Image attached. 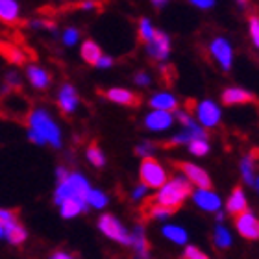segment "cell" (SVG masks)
Returning a JSON list of instances; mask_svg holds the SVG:
<instances>
[{"instance_id": "1", "label": "cell", "mask_w": 259, "mask_h": 259, "mask_svg": "<svg viewBox=\"0 0 259 259\" xmlns=\"http://www.w3.org/2000/svg\"><path fill=\"white\" fill-rule=\"evenodd\" d=\"M28 126V139L33 145L45 146L49 145L52 148L63 146V134L60 124L56 122L54 115L45 108H33L26 113Z\"/></svg>"}, {"instance_id": "2", "label": "cell", "mask_w": 259, "mask_h": 259, "mask_svg": "<svg viewBox=\"0 0 259 259\" xmlns=\"http://www.w3.org/2000/svg\"><path fill=\"white\" fill-rule=\"evenodd\" d=\"M191 191H193V185L189 184V180L185 178L184 174L180 172V174H176L174 178L167 180V182L157 189L156 204L176 211V209H180V207L185 204V200L191 196Z\"/></svg>"}, {"instance_id": "3", "label": "cell", "mask_w": 259, "mask_h": 259, "mask_svg": "<svg viewBox=\"0 0 259 259\" xmlns=\"http://www.w3.org/2000/svg\"><path fill=\"white\" fill-rule=\"evenodd\" d=\"M91 184L81 172H67L58 180V187L54 191V202L60 205L65 200H85V194Z\"/></svg>"}, {"instance_id": "4", "label": "cell", "mask_w": 259, "mask_h": 259, "mask_svg": "<svg viewBox=\"0 0 259 259\" xmlns=\"http://www.w3.org/2000/svg\"><path fill=\"white\" fill-rule=\"evenodd\" d=\"M139 178L141 184H145L148 189H159L168 180V172L156 157L150 156L143 157V161L139 165Z\"/></svg>"}, {"instance_id": "5", "label": "cell", "mask_w": 259, "mask_h": 259, "mask_svg": "<svg viewBox=\"0 0 259 259\" xmlns=\"http://www.w3.org/2000/svg\"><path fill=\"white\" fill-rule=\"evenodd\" d=\"M207 50H209V56L213 58V61L219 65V69H221L222 72H230V70H232L235 54H233L232 43H230L226 37H222V35L213 37L209 41V45H207Z\"/></svg>"}, {"instance_id": "6", "label": "cell", "mask_w": 259, "mask_h": 259, "mask_svg": "<svg viewBox=\"0 0 259 259\" xmlns=\"http://www.w3.org/2000/svg\"><path fill=\"white\" fill-rule=\"evenodd\" d=\"M97 226L108 239H111V241H115V243H119V244H124V246H130L128 228H126L115 215H109V213L108 215H102L98 219Z\"/></svg>"}, {"instance_id": "7", "label": "cell", "mask_w": 259, "mask_h": 259, "mask_svg": "<svg viewBox=\"0 0 259 259\" xmlns=\"http://www.w3.org/2000/svg\"><path fill=\"white\" fill-rule=\"evenodd\" d=\"M194 115H196L198 124L205 130L217 128V126L221 124V119H222V111L219 108V104L215 100H209V98L200 100L194 106Z\"/></svg>"}, {"instance_id": "8", "label": "cell", "mask_w": 259, "mask_h": 259, "mask_svg": "<svg viewBox=\"0 0 259 259\" xmlns=\"http://www.w3.org/2000/svg\"><path fill=\"white\" fill-rule=\"evenodd\" d=\"M170 52H172V41L168 37V33L161 30H157L156 35L146 43V54L154 61H167Z\"/></svg>"}, {"instance_id": "9", "label": "cell", "mask_w": 259, "mask_h": 259, "mask_svg": "<svg viewBox=\"0 0 259 259\" xmlns=\"http://www.w3.org/2000/svg\"><path fill=\"white\" fill-rule=\"evenodd\" d=\"M176 167L180 168V172L184 174L185 178L189 180V184L194 187H200V189H211V176L207 174V170L194 163L189 161H182L178 163Z\"/></svg>"}, {"instance_id": "10", "label": "cell", "mask_w": 259, "mask_h": 259, "mask_svg": "<svg viewBox=\"0 0 259 259\" xmlns=\"http://www.w3.org/2000/svg\"><path fill=\"white\" fill-rule=\"evenodd\" d=\"M56 104L63 115H72L80 108V95L76 91V87L72 83H63L58 91L56 97Z\"/></svg>"}, {"instance_id": "11", "label": "cell", "mask_w": 259, "mask_h": 259, "mask_svg": "<svg viewBox=\"0 0 259 259\" xmlns=\"http://www.w3.org/2000/svg\"><path fill=\"white\" fill-rule=\"evenodd\" d=\"M235 228L241 233V237L248 239V241L259 239V221L250 209H244L243 213L235 215Z\"/></svg>"}, {"instance_id": "12", "label": "cell", "mask_w": 259, "mask_h": 259, "mask_svg": "<svg viewBox=\"0 0 259 259\" xmlns=\"http://www.w3.org/2000/svg\"><path fill=\"white\" fill-rule=\"evenodd\" d=\"M191 198H193V204L196 207H200L202 211H207V213H217V211L222 207V200L217 193H213L211 189H196L191 191Z\"/></svg>"}, {"instance_id": "13", "label": "cell", "mask_w": 259, "mask_h": 259, "mask_svg": "<svg viewBox=\"0 0 259 259\" xmlns=\"http://www.w3.org/2000/svg\"><path fill=\"white\" fill-rule=\"evenodd\" d=\"M143 124L148 132H167L174 124L172 111H163V109H152L150 113L145 115Z\"/></svg>"}, {"instance_id": "14", "label": "cell", "mask_w": 259, "mask_h": 259, "mask_svg": "<svg viewBox=\"0 0 259 259\" xmlns=\"http://www.w3.org/2000/svg\"><path fill=\"white\" fill-rule=\"evenodd\" d=\"M221 100L224 106H244V104H254L255 95L248 89H244V87L232 85L222 91Z\"/></svg>"}, {"instance_id": "15", "label": "cell", "mask_w": 259, "mask_h": 259, "mask_svg": "<svg viewBox=\"0 0 259 259\" xmlns=\"http://www.w3.org/2000/svg\"><path fill=\"white\" fill-rule=\"evenodd\" d=\"M104 97L108 98L109 102L126 106V108L139 106V95H135L134 91H130L126 87H109L108 91H104Z\"/></svg>"}, {"instance_id": "16", "label": "cell", "mask_w": 259, "mask_h": 259, "mask_svg": "<svg viewBox=\"0 0 259 259\" xmlns=\"http://www.w3.org/2000/svg\"><path fill=\"white\" fill-rule=\"evenodd\" d=\"M26 78L30 81V85L37 91H47L52 83V76L47 69H43L41 65H28L26 67Z\"/></svg>"}, {"instance_id": "17", "label": "cell", "mask_w": 259, "mask_h": 259, "mask_svg": "<svg viewBox=\"0 0 259 259\" xmlns=\"http://www.w3.org/2000/svg\"><path fill=\"white\" fill-rule=\"evenodd\" d=\"M255 157H257V152L252 150L248 152L246 156L241 159L239 163V170H241V176H243L244 184L250 185L254 191H257V174H255Z\"/></svg>"}, {"instance_id": "18", "label": "cell", "mask_w": 259, "mask_h": 259, "mask_svg": "<svg viewBox=\"0 0 259 259\" xmlns=\"http://www.w3.org/2000/svg\"><path fill=\"white\" fill-rule=\"evenodd\" d=\"M130 246L134 248L135 252V257L137 259H143V257H148V239H146V233H145V226H137L130 232Z\"/></svg>"}, {"instance_id": "19", "label": "cell", "mask_w": 259, "mask_h": 259, "mask_svg": "<svg viewBox=\"0 0 259 259\" xmlns=\"http://www.w3.org/2000/svg\"><path fill=\"white\" fill-rule=\"evenodd\" d=\"M148 106L152 109H163V111H176L180 106L178 98L170 91H157L148 98Z\"/></svg>"}, {"instance_id": "20", "label": "cell", "mask_w": 259, "mask_h": 259, "mask_svg": "<svg viewBox=\"0 0 259 259\" xmlns=\"http://www.w3.org/2000/svg\"><path fill=\"white\" fill-rule=\"evenodd\" d=\"M21 2L19 0H0V22L17 24L21 21Z\"/></svg>"}, {"instance_id": "21", "label": "cell", "mask_w": 259, "mask_h": 259, "mask_svg": "<svg viewBox=\"0 0 259 259\" xmlns=\"http://www.w3.org/2000/svg\"><path fill=\"white\" fill-rule=\"evenodd\" d=\"M244 209H248V198L241 187H235L226 200V211L230 215H239Z\"/></svg>"}, {"instance_id": "22", "label": "cell", "mask_w": 259, "mask_h": 259, "mask_svg": "<svg viewBox=\"0 0 259 259\" xmlns=\"http://www.w3.org/2000/svg\"><path fill=\"white\" fill-rule=\"evenodd\" d=\"M4 239L10 244H13V246H19V244H22L28 239L26 228L22 226L19 221L8 222L4 226Z\"/></svg>"}, {"instance_id": "23", "label": "cell", "mask_w": 259, "mask_h": 259, "mask_svg": "<svg viewBox=\"0 0 259 259\" xmlns=\"http://www.w3.org/2000/svg\"><path fill=\"white\" fill-rule=\"evenodd\" d=\"M60 213L63 219H74V217L85 213L89 207H87L85 200H65L60 205Z\"/></svg>"}, {"instance_id": "24", "label": "cell", "mask_w": 259, "mask_h": 259, "mask_svg": "<svg viewBox=\"0 0 259 259\" xmlns=\"http://www.w3.org/2000/svg\"><path fill=\"white\" fill-rule=\"evenodd\" d=\"M80 56L85 63L95 65L98 61V58L102 56V49H100V45H98L97 41H93V39H85L80 47Z\"/></svg>"}, {"instance_id": "25", "label": "cell", "mask_w": 259, "mask_h": 259, "mask_svg": "<svg viewBox=\"0 0 259 259\" xmlns=\"http://www.w3.org/2000/svg\"><path fill=\"white\" fill-rule=\"evenodd\" d=\"M161 233H163V237L168 239V241L174 244H187V239H189V235H187V232H185V228L176 226V224H167V226H163Z\"/></svg>"}, {"instance_id": "26", "label": "cell", "mask_w": 259, "mask_h": 259, "mask_svg": "<svg viewBox=\"0 0 259 259\" xmlns=\"http://www.w3.org/2000/svg\"><path fill=\"white\" fill-rule=\"evenodd\" d=\"M85 204L87 207H93V209H104L109 204V196L104 191L89 187V191L85 194Z\"/></svg>"}, {"instance_id": "27", "label": "cell", "mask_w": 259, "mask_h": 259, "mask_svg": "<svg viewBox=\"0 0 259 259\" xmlns=\"http://www.w3.org/2000/svg\"><path fill=\"white\" fill-rule=\"evenodd\" d=\"M213 243H215V246L219 250H228V248H230V246L233 244V239H232V233H230V230H228L226 226L219 224V226L215 228V233H213Z\"/></svg>"}, {"instance_id": "28", "label": "cell", "mask_w": 259, "mask_h": 259, "mask_svg": "<svg viewBox=\"0 0 259 259\" xmlns=\"http://www.w3.org/2000/svg\"><path fill=\"white\" fill-rule=\"evenodd\" d=\"M85 156H87V161L91 163L95 168H102L106 165V154L98 146V143H91V145L87 146Z\"/></svg>"}, {"instance_id": "29", "label": "cell", "mask_w": 259, "mask_h": 259, "mask_svg": "<svg viewBox=\"0 0 259 259\" xmlns=\"http://www.w3.org/2000/svg\"><path fill=\"white\" fill-rule=\"evenodd\" d=\"M187 148H189V152L193 154V156L204 157V156H207V154H209L211 145H209V141L205 139V137H194V139H191L189 143H187Z\"/></svg>"}, {"instance_id": "30", "label": "cell", "mask_w": 259, "mask_h": 259, "mask_svg": "<svg viewBox=\"0 0 259 259\" xmlns=\"http://www.w3.org/2000/svg\"><path fill=\"white\" fill-rule=\"evenodd\" d=\"M156 26L152 24L150 19H146V17H141L139 19V24H137V35H139V39L143 41V43H148L154 35H156Z\"/></svg>"}, {"instance_id": "31", "label": "cell", "mask_w": 259, "mask_h": 259, "mask_svg": "<svg viewBox=\"0 0 259 259\" xmlns=\"http://www.w3.org/2000/svg\"><path fill=\"white\" fill-rule=\"evenodd\" d=\"M80 30L74 26H69L65 28L63 33H61V41H63L65 47H74V45H78V41H80Z\"/></svg>"}, {"instance_id": "32", "label": "cell", "mask_w": 259, "mask_h": 259, "mask_svg": "<svg viewBox=\"0 0 259 259\" xmlns=\"http://www.w3.org/2000/svg\"><path fill=\"white\" fill-rule=\"evenodd\" d=\"M148 215L152 217V219H156V221H167V219H170V217L174 215L172 209H168V207H163V205L159 204H154L148 209Z\"/></svg>"}, {"instance_id": "33", "label": "cell", "mask_w": 259, "mask_h": 259, "mask_svg": "<svg viewBox=\"0 0 259 259\" xmlns=\"http://www.w3.org/2000/svg\"><path fill=\"white\" fill-rule=\"evenodd\" d=\"M2 54H4L11 63H22V61L26 60V56L22 54L21 50L17 49V47H10V45H4V47H2Z\"/></svg>"}, {"instance_id": "34", "label": "cell", "mask_w": 259, "mask_h": 259, "mask_svg": "<svg viewBox=\"0 0 259 259\" xmlns=\"http://www.w3.org/2000/svg\"><path fill=\"white\" fill-rule=\"evenodd\" d=\"M248 33H250V39H252V45L257 49V47H259V17L257 15H250V19H248Z\"/></svg>"}, {"instance_id": "35", "label": "cell", "mask_w": 259, "mask_h": 259, "mask_svg": "<svg viewBox=\"0 0 259 259\" xmlns=\"http://www.w3.org/2000/svg\"><path fill=\"white\" fill-rule=\"evenodd\" d=\"M154 152H156V145L152 143V141H141L139 145L135 146V154L143 159V157H150L154 156Z\"/></svg>"}, {"instance_id": "36", "label": "cell", "mask_w": 259, "mask_h": 259, "mask_svg": "<svg viewBox=\"0 0 259 259\" xmlns=\"http://www.w3.org/2000/svg\"><path fill=\"white\" fill-rule=\"evenodd\" d=\"M182 259H211V257L209 255H205L198 246L189 244V246H185L184 254H182Z\"/></svg>"}, {"instance_id": "37", "label": "cell", "mask_w": 259, "mask_h": 259, "mask_svg": "<svg viewBox=\"0 0 259 259\" xmlns=\"http://www.w3.org/2000/svg\"><path fill=\"white\" fill-rule=\"evenodd\" d=\"M19 87H21V76H19V72H15V70H10V72L6 74L4 91H11V89H19Z\"/></svg>"}, {"instance_id": "38", "label": "cell", "mask_w": 259, "mask_h": 259, "mask_svg": "<svg viewBox=\"0 0 259 259\" xmlns=\"http://www.w3.org/2000/svg\"><path fill=\"white\" fill-rule=\"evenodd\" d=\"M134 83L137 87H148L152 83V74L150 72H146V70H137L135 72V76H134Z\"/></svg>"}, {"instance_id": "39", "label": "cell", "mask_w": 259, "mask_h": 259, "mask_svg": "<svg viewBox=\"0 0 259 259\" xmlns=\"http://www.w3.org/2000/svg\"><path fill=\"white\" fill-rule=\"evenodd\" d=\"M148 191L150 189H148L145 184H139L134 191H132V200H134V202H139V200H143L146 194H148Z\"/></svg>"}, {"instance_id": "40", "label": "cell", "mask_w": 259, "mask_h": 259, "mask_svg": "<svg viewBox=\"0 0 259 259\" xmlns=\"http://www.w3.org/2000/svg\"><path fill=\"white\" fill-rule=\"evenodd\" d=\"M189 4L198 10H211V8H215L217 0H189Z\"/></svg>"}, {"instance_id": "41", "label": "cell", "mask_w": 259, "mask_h": 259, "mask_svg": "<svg viewBox=\"0 0 259 259\" xmlns=\"http://www.w3.org/2000/svg\"><path fill=\"white\" fill-rule=\"evenodd\" d=\"M17 221V213L11 209H0V224L2 226H6L8 222H13Z\"/></svg>"}, {"instance_id": "42", "label": "cell", "mask_w": 259, "mask_h": 259, "mask_svg": "<svg viewBox=\"0 0 259 259\" xmlns=\"http://www.w3.org/2000/svg\"><path fill=\"white\" fill-rule=\"evenodd\" d=\"M93 67H97V69H109V67H113V58L111 56H100L98 61Z\"/></svg>"}, {"instance_id": "43", "label": "cell", "mask_w": 259, "mask_h": 259, "mask_svg": "<svg viewBox=\"0 0 259 259\" xmlns=\"http://www.w3.org/2000/svg\"><path fill=\"white\" fill-rule=\"evenodd\" d=\"M80 10H83V11H91V10H95L97 8V2L95 0H83V2H80V6H78Z\"/></svg>"}, {"instance_id": "44", "label": "cell", "mask_w": 259, "mask_h": 259, "mask_svg": "<svg viewBox=\"0 0 259 259\" xmlns=\"http://www.w3.org/2000/svg\"><path fill=\"white\" fill-rule=\"evenodd\" d=\"M49 259H76L74 255L67 254V252H54V254L50 255Z\"/></svg>"}, {"instance_id": "45", "label": "cell", "mask_w": 259, "mask_h": 259, "mask_svg": "<svg viewBox=\"0 0 259 259\" xmlns=\"http://www.w3.org/2000/svg\"><path fill=\"white\" fill-rule=\"evenodd\" d=\"M150 2H152V6H154L156 10H163L165 6H168V2H170V0H150Z\"/></svg>"}, {"instance_id": "46", "label": "cell", "mask_w": 259, "mask_h": 259, "mask_svg": "<svg viewBox=\"0 0 259 259\" xmlns=\"http://www.w3.org/2000/svg\"><path fill=\"white\" fill-rule=\"evenodd\" d=\"M69 172V170H67V168L65 167H58V170H56V174H58V180H61L65 176V174Z\"/></svg>"}, {"instance_id": "47", "label": "cell", "mask_w": 259, "mask_h": 259, "mask_svg": "<svg viewBox=\"0 0 259 259\" xmlns=\"http://www.w3.org/2000/svg\"><path fill=\"white\" fill-rule=\"evenodd\" d=\"M235 2H237V6L241 8V10H246V6H248L250 0H235Z\"/></svg>"}, {"instance_id": "48", "label": "cell", "mask_w": 259, "mask_h": 259, "mask_svg": "<svg viewBox=\"0 0 259 259\" xmlns=\"http://www.w3.org/2000/svg\"><path fill=\"white\" fill-rule=\"evenodd\" d=\"M0 239H4V226L0 224Z\"/></svg>"}, {"instance_id": "49", "label": "cell", "mask_w": 259, "mask_h": 259, "mask_svg": "<svg viewBox=\"0 0 259 259\" xmlns=\"http://www.w3.org/2000/svg\"><path fill=\"white\" fill-rule=\"evenodd\" d=\"M143 259H150V257H143Z\"/></svg>"}]
</instances>
